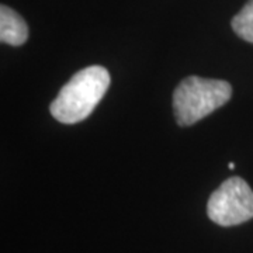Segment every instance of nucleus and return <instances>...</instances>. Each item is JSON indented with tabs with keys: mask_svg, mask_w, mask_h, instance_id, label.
<instances>
[{
	"mask_svg": "<svg viewBox=\"0 0 253 253\" xmlns=\"http://www.w3.org/2000/svg\"><path fill=\"white\" fill-rule=\"evenodd\" d=\"M110 86L106 68L93 65L76 72L51 103L49 111L63 124H76L93 113Z\"/></svg>",
	"mask_w": 253,
	"mask_h": 253,
	"instance_id": "obj_1",
	"label": "nucleus"
},
{
	"mask_svg": "<svg viewBox=\"0 0 253 253\" xmlns=\"http://www.w3.org/2000/svg\"><path fill=\"white\" fill-rule=\"evenodd\" d=\"M232 96V87L225 81L190 76L173 93V110L179 126H189L212 111L222 107Z\"/></svg>",
	"mask_w": 253,
	"mask_h": 253,
	"instance_id": "obj_2",
	"label": "nucleus"
},
{
	"mask_svg": "<svg viewBox=\"0 0 253 253\" xmlns=\"http://www.w3.org/2000/svg\"><path fill=\"white\" fill-rule=\"evenodd\" d=\"M207 214L221 226H234L253 218V191L241 177H231L208 200Z\"/></svg>",
	"mask_w": 253,
	"mask_h": 253,
	"instance_id": "obj_3",
	"label": "nucleus"
},
{
	"mask_svg": "<svg viewBox=\"0 0 253 253\" xmlns=\"http://www.w3.org/2000/svg\"><path fill=\"white\" fill-rule=\"evenodd\" d=\"M28 38V27L23 17L7 6L0 7V40L4 44L23 45Z\"/></svg>",
	"mask_w": 253,
	"mask_h": 253,
	"instance_id": "obj_4",
	"label": "nucleus"
},
{
	"mask_svg": "<svg viewBox=\"0 0 253 253\" xmlns=\"http://www.w3.org/2000/svg\"><path fill=\"white\" fill-rule=\"evenodd\" d=\"M236 36L253 44V0H249L232 20Z\"/></svg>",
	"mask_w": 253,
	"mask_h": 253,
	"instance_id": "obj_5",
	"label": "nucleus"
},
{
	"mask_svg": "<svg viewBox=\"0 0 253 253\" xmlns=\"http://www.w3.org/2000/svg\"><path fill=\"white\" fill-rule=\"evenodd\" d=\"M228 168H229V169H235V165L231 162V163H229V165H228Z\"/></svg>",
	"mask_w": 253,
	"mask_h": 253,
	"instance_id": "obj_6",
	"label": "nucleus"
}]
</instances>
